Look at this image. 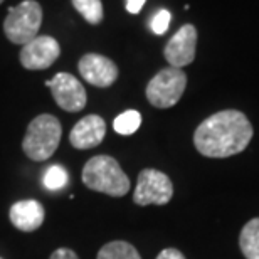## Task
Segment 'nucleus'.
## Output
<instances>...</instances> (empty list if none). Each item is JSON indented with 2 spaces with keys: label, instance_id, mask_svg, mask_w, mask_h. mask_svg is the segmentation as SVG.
I'll use <instances>...</instances> for the list:
<instances>
[{
  "label": "nucleus",
  "instance_id": "nucleus-16",
  "mask_svg": "<svg viewBox=\"0 0 259 259\" xmlns=\"http://www.w3.org/2000/svg\"><path fill=\"white\" fill-rule=\"evenodd\" d=\"M142 125V115L137 111V110H128L125 113H121L120 116L115 118V121H113V128H115L116 133L120 135H133L137 130Z\"/></svg>",
  "mask_w": 259,
  "mask_h": 259
},
{
  "label": "nucleus",
  "instance_id": "nucleus-12",
  "mask_svg": "<svg viewBox=\"0 0 259 259\" xmlns=\"http://www.w3.org/2000/svg\"><path fill=\"white\" fill-rule=\"evenodd\" d=\"M10 222L22 232L37 231L44 222V207L37 200H20L10 207Z\"/></svg>",
  "mask_w": 259,
  "mask_h": 259
},
{
  "label": "nucleus",
  "instance_id": "nucleus-8",
  "mask_svg": "<svg viewBox=\"0 0 259 259\" xmlns=\"http://www.w3.org/2000/svg\"><path fill=\"white\" fill-rule=\"evenodd\" d=\"M61 54V46L51 35H37L20 51V64L29 71L48 69L58 61Z\"/></svg>",
  "mask_w": 259,
  "mask_h": 259
},
{
  "label": "nucleus",
  "instance_id": "nucleus-21",
  "mask_svg": "<svg viewBox=\"0 0 259 259\" xmlns=\"http://www.w3.org/2000/svg\"><path fill=\"white\" fill-rule=\"evenodd\" d=\"M147 0H126V10L130 14H138Z\"/></svg>",
  "mask_w": 259,
  "mask_h": 259
},
{
  "label": "nucleus",
  "instance_id": "nucleus-9",
  "mask_svg": "<svg viewBox=\"0 0 259 259\" xmlns=\"http://www.w3.org/2000/svg\"><path fill=\"white\" fill-rule=\"evenodd\" d=\"M195 48H197V29L192 24H185L167 42L163 49V56L172 67L182 69V67L194 63Z\"/></svg>",
  "mask_w": 259,
  "mask_h": 259
},
{
  "label": "nucleus",
  "instance_id": "nucleus-20",
  "mask_svg": "<svg viewBox=\"0 0 259 259\" xmlns=\"http://www.w3.org/2000/svg\"><path fill=\"white\" fill-rule=\"evenodd\" d=\"M157 259H185V256L179 249H175V247H167V249L160 252Z\"/></svg>",
  "mask_w": 259,
  "mask_h": 259
},
{
  "label": "nucleus",
  "instance_id": "nucleus-4",
  "mask_svg": "<svg viewBox=\"0 0 259 259\" xmlns=\"http://www.w3.org/2000/svg\"><path fill=\"white\" fill-rule=\"evenodd\" d=\"M42 25V7L35 0H24L9 9L4 20V32L12 44H27L39 35Z\"/></svg>",
  "mask_w": 259,
  "mask_h": 259
},
{
  "label": "nucleus",
  "instance_id": "nucleus-14",
  "mask_svg": "<svg viewBox=\"0 0 259 259\" xmlns=\"http://www.w3.org/2000/svg\"><path fill=\"white\" fill-rule=\"evenodd\" d=\"M96 259H142L138 251L125 241L108 242L100 249Z\"/></svg>",
  "mask_w": 259,
  "mask_h": 259
},
{
  "label": "nucleus",
  "instance_id": "nucleus-17",
  "mask_svg": "<svg viewBox=\"0 0 259 259\" xmlns=\"http://www.w3.org/2000/svg\"><path fill=\"white\" fill-rule=\"evenodd\" d=\"M44 187L49 190H59L67 184V172L61 165H53L44 174Z\"/></svg>",
  "mask_w": 259,
  "mask_h": 259
},
{
  "label": "nucleus",
  "instance_id": "nucleus-2",
  "mask_svg": "<svg viewBox=\"0 0 259 259\" xmlns=\"http://www.w3.org/2000/svg\"><path fill=\"white\" fill-rule=\"evenodd\" d=\"M82 184L95 192L111 197H123L130 192V179L110 155H96L88 160L82 168Z\"/></svg>",
  "mask_w": 259,
  "mask_h": 259
},
{
  "label": "nucleus",
  "instance_id": "nucleus-7",
  "mask_svg": "<svg viewBox=\"0 0 259 259\" xmlns=\"http://www.w3.org/2000/svg\"><path fill=\"white\" fill-rule=\"evenodd\" d=\"M46 86L51 88L54 101L58 103L61 110L76 113L86 106L88 96L84 86L69 72H58L53 79L46 81Z\"/></svg>",
  "mask_w": 259,
  "mask_h": 259
},
{
  "label": "nucleus",
  "instance_id": "nucleus-11",
  "mask_svg": "<svg viewBox=\"0 0 259 259\" xmlns=\"http://www.w3.org/2000/svg\"><path fill=\"white\" fill-rule=\"evenodd\" d=\"M106 135V123L100 115H88L76 123L69 133V142L77 150L98 147Z\"/></svg>",
  "mask_w": 259,
  "mask_h": 259
},
{
  "label": "nucleus",
  "instance_id": "nucleus-18",
  "mask_svg": "<svg viewBox=\"0 0 259 259\" xmlns=\"http://www.w3.org/2000/svg\"><path fill=\"white\" fill-rule=\"evenodd\" d=\"M170 19H172V15H170L168 10H158L152 17V20H150V29H152V32L157 35L165 34L170 25Z\"/></svg>",
  "mask_w": 259,
  "mask_h": 259
},
{
  "label": "nucleus",
  "instance_id": "nucleus-13",
  "mask_svg": "<svg viewBox=\"0 0 259 259\" xmlns=\"http://www.w3.org/2000/svg\"><path fill=\"white\" fill-rule=\"evenodd\" d=\"M239 246L246 259H259V217L251 219L242 227Z\"/></svg>",
  "mask_w": 259,
  "mask_h": 259
},
{
  "label": "nucleus",
  "instance_id": "nucleus-3",
  "mask_svg": "<svg viewBox=\"0 0 259 259\" xmlns=\"http://www.w3.org/2000/svg\"><path fill=\"white\" fill-rule=\"evenodd\" d=\"M61 135H63L61 121L56 116L44 113L29 123L22 140V150L34 162H46L58 150Z\"/></svg>",
  "mask_w": 259,
  "mask_h": 259
},
{
  "label": "nucleus",
  "instance_id": "nucleus-5",
  "mask_svg": "<svg viewBox=\"0 0 259 259\" xmlns=\"http://www.w3.org/2000/svg\"><path fill=\"white\" fill-rule=\"evenodd\" d=\"M185 86L187 74L179 67H165L158 71L147 84V100L155 108H172L180 101Z\"/></svg>",
  "mask_w": 259,
  "mask_h": 259
},
{
  "label": "nucleus",
  "instance_id": "nucleus-6",
  "mask_svg": "<svg viewBox=\"0 0 259 259\" xmlns=\"http://www.w3.org/2000/svg\"><path fill=\"white\" fill-rule=\"evenodd\" d=\"M174 195V185L170 179L160 170L145 168L138 175L133 200L137 205H165Z\"/></svg>",
  "mask_w": 259,
  "mask_h": 259
},
{
  "label": "nucleus",
  "instance_id": "nucleus-22",
  "mask_svg": "<svg viewBox=\"0 0 259 259\" xmlns=\"http://www.w3.org/2000/svg\"><path fill=\"white\" fill-rule=\"evenodd\" d=\"M2 2H4V0H0V4H2Z\"/></svg>",
  "mask_w": 259,
  "mask_h": 259
},
{
  "label": "nucleus",
  "instance_id": "nucleus-1",
  "mask_svg": "<svg viewBox=\"0 0 259 259\" xmlns=\"http://www.w3.org/2000/svg\"><path fill=\"white\" fill-rule=\"evenodd\" d=\"M252 138V125L244 113L224 110L209 116L197 126L194 145L209 158H227L244 152Z\"/></svg>",
  "mask_w": 259,
  "mask_h": 259
},
{
  "label": "nucleus",
  "instance_id": "nucleus-19",
  "mask_svg": "<svg viewBox=\"0 0 259 259\" xmlns=\"http://www.w3.org/2000/svg\"><path fill=\"white\" fill-rule=\"evenodd\" d=\"M49 259H79L77 254L72 249H67V247H59L56 249L53 254H51Z\"/></svg>",
  "mask_w": 259,
  "mask_h": 259
},
{
  "label": "nucleus",
  "instance_id": "nucleus-15",
  "mask_svg": "<svg viewBox=\"0 0 259 259\" xmlns=\"http://www.w3.org/2000/svg\"><path fill=\"white\" fill-rule=\"evenodd\" d=\"M71 2L86 22H90L91 25H98L103 22L105 10H103L101 0H71Z\"/></svg>",
  "mask_w": 259,
  "mask_h": 259
},
{
  "label": "nucleus",
  "instance_id": "nucleus-10",
  "mask_svg": "<svg viewBox=\"0 0 259 259\" xmlns=\"http://www.w3.org/2000/svg\"><path fill=\"white\" fill-rule=\"evenodd\" d=\"M82 79L96 88H108L118 79V66L101 54H84L77 63Z\"/></svg>",
  "mask_w": 259,
  "mask_h": 259
}]
</instances>
